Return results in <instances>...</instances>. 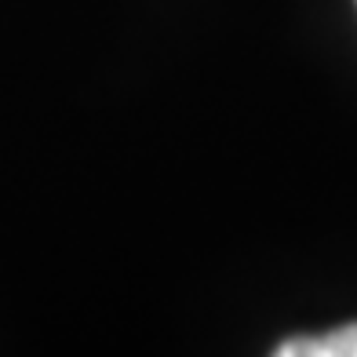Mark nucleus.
<instances>
[{
    "label": "nucleus",
    "instance_id": "nucleus-1",
    "mask_svg": "<svg viewBox=\"0 0 357 357\" xmlns=\"http://www.w3.org/2000/svg\"><path fill=\"white\" fill-rule=\"evenodd\" d=\"M281 357H357V324H343L328 335H306V339H288L278 347Z\"/></svg>",
    "mask_w": 357,
    "mask_h": 357
}]
</instances>
